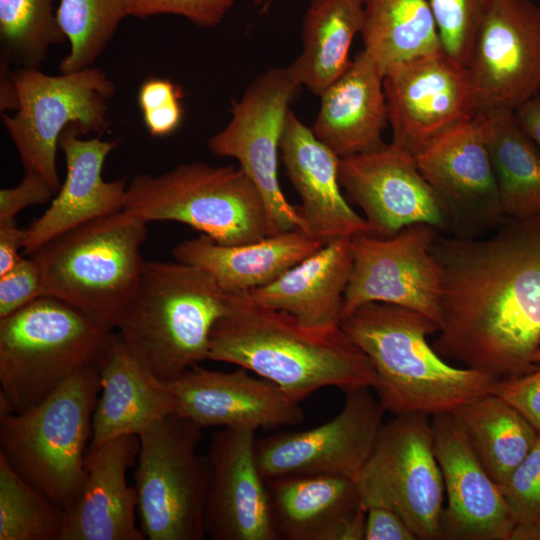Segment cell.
Wrapping results in <instances>:
<instances>
[{
    "mask_svg": "<svg viewBox=\"0 0 540 540\" xmlns=\"http://www.w3.org/2000/svg\"><path fill=\"white\" fill-rule=\"evenodd\" d=\"M95 365L101 396L93 413L89 447L125 436H139L161 418L175 414L170 385L149 374L118 332H112Z\"/></svg>",
    "mask_w": 540,
    "mask_h": 540,
    "instance_id": "484cf974",
    "label": "cell"
},
{
    "mask_svg": "<svg viewBox=\"0 0 540 540\" xmlns=\"http://www.w3.org/2000/svg\"><path fill=\"white\" fill-rule=\"evenodd\" d=\"M322 246L299 229L231 246L201 234L178 243L172 254L179 262L208 271L224 291L236 293L273 282Z\"/></svg>",
    "mask_w": 540,
    "mask_h": 540,
    "instance_id": "83f0119b",
    "label": "cell"
},
{
    "mask_svg": "<svg viewBox=\"0 0 540 540\" xmlns=\"http://www.w3.org/2000/svg\"><path fill=\"white\" fill-rule=\"evenodd\" d=\"M363 25V0H312L302 22L303 48L288 66L294 79L321 95L349 67Z\"/></svg>",
    "mask_w": 540,
    "mask_h": 540,
    "instance_id": "f546056e",
    "label": "cell"
},
{
    "mask_svg": "<svg viewBox=\"0 0 540 540\" xmlns=\"http://www.w3.org/2000/svg\"><path fill=\"white\" fill-rule=\"evenodd\" d=\"M63 522L64 509L0 454V540H58Z\"/></svg>",
    "mask_w": 540,
    "mask_h": 540,
    "instance_id": "d590c367",
    "label": "cell"
},
{
    "mask_svg": "<svg viewBox=\"0 0 540 540\" xmlns=\"http://www.w3.org/2000/svg\"><path fill=\"white\" fill-rule=\"evenodd\" d=\"M65 40L54 0H0V41L8 63L38 68L50 47Z\"/></svg>",
    "mask_w": 540,
    "mask_h": 540,
    "instance_id": "e575fe53",
    "label": "cell"
},
{
    "mask_svg": "<svg viewBox=\"0 0 540 540\" xmlns=\"http://www.w3.org/2000/svg\"><path fill=\"white\" fill-rule=\"evenodd\" d=\"M254 428L223 427L211 438L204 529L213 540H278Z\"/></svg>",
    "mask_w": 540,
    "mask_h": 540,
    "instance_id": "ac0fdd59",
    "label": "cell"
},
{
    "mask_svg": "<svg viewBox=\"0 0 540 540\" xmlns=\"http://www.w3.org/2000/svg\"><path fill=\"white\" fill-rule=\"evenodd\" d=\"M137 435H125L88 447L80 495L64 510L58 540H144L135 524L138 495L127 483V471L136 464Z\"/></svg>",
    "mask_w": 540,
    "mask_h": 540,
    "instance_id": "44dd1931",
    "label": "cell"
},
{
    "mask_svg": "<svg viewBox=\"0 0 540 540\" xmlns=\"http://www.w3.org/2000/svg\"><path fill=\"white\" fill-rule=\"evenodd\" d=\"M11 75L19 105L13 116L2 114L3 125L25 172L43 176L58 192L56 156L61 133L74 125L81 135H103L109 127L107 104L115 85L94 67L60 75L20 68Z\"/></svg>",
    "mask_w": 540,
    "mask_h": 540,
    "instance_id": "30bf717a",
    "label": "cell"
},
{
    "mask_svg": "<svg viewBox=\"0 0 540 540\" xmlns=\"http://www.w3.org/2000/svg\"><path fill=\"white\" fill-rule=\"evenodd\" d=\"M514 113L520 126L540 148V92L518 107Z\"/></svg>",
    "mask_w": 540,
    "mask_h": 540,
    "instance_id": "7dc6e473",
    "label": "cell"
},
{
    "mask_svg": "<svg viewBox=\"0 0 540 540\" xmlns=\"http://www.w3.org/2000/svg\"><path fill=\"white\" fill-rule=\"evenodd\" d=\"M300 87L288 67L267 69L233 102L229 123L208 140L209 150L236 159L261 193L269 236L303 227L297 206L287 201L278 179L282 130Z\"/></svg>",
    "mask_w": 540,
    "mask_h": 540,
    "instance_id": "7c38bea8",
    "label": "cell"
},
{
    "mask_svg": "<svg viewBox=\"0 0 540 540\" xmlns=\"http://www.w3.org/2000/svg\"><path fill=\"white\" fill-rule=\"evenodd\" d=\"M534 363L537 367H540V346L535 354Z\"/></svg>",
    "mask_w": 540,
    "mask_h": 540,
    "instance_id": "f907efd6",
    "label": "cell"
},
{
    "mask_svg": "<svg viewBox=\"0 0 540 540\" xmlns=\"http://www.w3.org/2000/svg\"><path fill=\"white\" fill-rule=\"evenodd\" d=\"M434 228L415 223L391 237H353L341 320L365 304L381 302L417 311L440 328L443 269L432 252Z\"/></svg>",
    "mask_w": 540,
    "mask_h": 540,
    "instance_id": "4fadbf2b",
    "label": "cell"
},
{
    "mask_svg": "<svg viewBox=\"0 0 540 540\" xmlns=\"http://www.w3.org/2000/svg\"><path fill=\"white\" fill-rule=\"evenodd\" d=\"M229 293L208 271L175 261H144L138 286L115 328L138 362L171 385L208 360L210 337Z\"/></svg>",
    "mask_w": 540,
    "mask_h": 540,
    "instance_id": "277c9868",
    "label": "cell"
},
{
    "mask_svg": "<svg viewBox=\"0 0 540 540\" xmlns=\"http://www.w3.org/2000/svg\"><path fill=\"white\" fill-rule=\"evenodd\" d=\"M19 105L18 94L11 72L8 71V62L1 58L0 81V110H17Z\"/></svg>",
    "mask_w": 540,
    "mask_h": 540,
    "instance_id": "c3c4849f",
    "label": "cell"
},
{
    "mask_svg": "<svg viewBox=\"0 0 540 540\" xmlns=\"http://www.w3.org/2000/svg\"><path fill=\"white\" fill-rule=\"evenodd\" d=\"M354 479L366 508L392 509L417 539H443L445 488L433 447L431 416L400 414L383 423Z\"/></svg>",
    "mask_w": 540,
    "mask_h": 540,
    "instance_id": "8fae6325",
    "label": "cell"
},
{
    "mask_svg": "<svg viewBox=\"0 0 540 540\" xmlns=\"http://www.w3.org/2000/svg\"><path fill=\"white\" fill-rule=\"evenodd\" d=\"M45 296L42 270L29 256L0 275V318H4Z\"/></svg>",
    "mask_w": 540,
    "mask_h": 540,
    "instance_id": "ab89813d",
    "label": "cell"
},
{
    "mask_svg": "<svg viewBox=\"0 0 540 540\" xmlns=\"http://www.w3.org/2000/svg\"><path fill=\"white\" fill-rule=\"evenodd\" d=\"M113 329L49 295L0 318V416L36 405L95 363Z\"/></svg>",
    "mask_w": 540,
    "mask_h": 540,
    "instance_id": "5b68a950",
    "label": "cell"
},
{
    "mask_svg": "<svg viewBox=\"0 0 540 540\" xmlns=\"http://www.w3.org/2000/svg\"><path fill=\"white\" fill-rule=\"evenodd\" d=\"M433 447L439 463L447 508L443 539L511 540L515 523L500 485L489 475L457 417H431Z\"/></svg>",
    "mask_w": 540,
    "mask_h": 540,
    "instance_id": "d6986e66",
    "label": "cell"
},
{
    "mask_svg": "<svg viewBox=\"0 0 540 540\" xmlns=\"http://www.w3.org/2000/svg\"><path fill=\"white\" fill-rule=\"evenodd\" d=\"M503 216L523 219L540 213V148L513 110L481 112Z\"/></svg>",
    "mask_w": 540,
    "mask_h": 540,
    "instance_id": "4dcf8cb0",
    "label": "cell"
},
{
    "mask_svg": "<svg viewBox=\"0 0 540 540\" xmlns=\"http://www.w3.org/2000/svg\"><path fill=\"white\" fill-rule=\"evenodd\" d=\"M351 239L339 238L323 245L278 279L250 291V297L307 325H340L353 266Z\"/></svg>",
    "mask_w": 540,
    "mask_h": 540,
    "instance_id": "f1b7e54d",
    "label": "cell"
},
{
    "mask_svg": "<svg viewBox=\"0 0 540 540\" xmlns=\"http://www.w3.org/2000/svg\"><path fill=\"white\" fill-rule=\"evenodd\" d=\"M341 327L370 359L377 398L385 411L395 415L453 412L492 393L498 380L448 364L427 340L439 326L409 308L368 303L343 318Z\"/></svg>",
    "mask_w": 540,
    "mask_h": 540,
    "instance_id": "3957f363",
    "label": "cell"
},
{
    "mask_svg": "<svg viewBox=\"0 0 540 540\" xmlns=\"http://www.w3.org/2000/svg\"><path fill=\"white\" fill-rule=\"evenodd\" d=\"M492 393L520 412L540 435V367L498 379Z\"/></svg>",
    "mask_w": 540,
    "mask_h": 540,
    "instance_id": "60d3db41",
    "label": "cell"
},
{
    "mask_svg": "<svg viewBox=\"0 0 540 540\" xmlns=\"http://www.w3.org/2000/svg\"><path fill=\"white\" fill-rule=\"evenodd\" d=\"M101 391L95 363L44 400L0 416V454L25 481L64 510L80 495L93 413Z\"/></svg>",
    "mask_w": 540,
    "mask_h": 540,
    "instance_id": "8992f818",
    "label": "cell"
},
{
    "mask_svg": "<svg viewBox=\"0 0 540 540\" xmlns=\"http://www.w3.org/2000/svg\"><path fill=\"white\" fill-rule=\"evenodd\" d=\"M179 99V88L167 79H148L142 83L138 92V104L142 112L163 107Z\"/></svg>",
    "mask_w": 540,
    "mask_h": 540,
    "instance_id": "f6af8a7d",
    "label": "cell"
},
{
    "mask_svg": "<svg viewBox=\"0 0 540 540\" xmlns=\"http://www.w3.org/2000/svg\"><path fill=\"white\" fill-rule=\"evenodd\" d=\"M271 1L272 0H255V4L268 6V3H270Z\"/></svg>",
    "mask_w": 540,
    "mask_h": 540,
    "instance_id": "816d5d0a",
    "label": "cell"
},
{
    "mask_svg": "<svg viewBox=\"0 0 540 540\" xmlns=\"http://www.w3.org/2000/svg\"><path fill=\"white\" fill-rule=\"evenodd\" d=\"M511 540H540V522L526 528L515 529Z\"/></svg>",
    "mask_w": 540,
    "mask_h": 540,
    "instance_id": "681fc988",
    "label": "cell"
},
{
    "mask_svg": "<svg viewBox=\"0 0 540 540\" xmlns=\"http://www.w3.org/2000/svg\"><path fill=\"white\" fill-rule=\"evenodd\" d=\"M127 16L129 0H60L57 20L70 46L60 72L92 67Z\"/></svg>",
    "mask_w": 540,
    "mask_h": 540,
    "instance_id": "836d02e7",
    "label": "cell"
},
{
    "mask_svg": "<svg viewBox=\"0 0 540 540\" xmlns=\"http://www.w3.org/2000/svg\"><path fill=\"white\" fill-rule=\"evenodd\" d=\"M365 540H418L406 522L384 506L367 508Z\"/></svg>",
    "mask_w": 540,
    "mask_h": 540,
    "instance_id": "7bdbcfd3",
    "label": "cell"
},
{
    "mask_svg": "<svg viewBox=\"0 0 540 540\" xmlns=\"http://www.w3.org/2000/svg\"><path fill=\"white\" fill-rule=\"evenodd\" d=\"M340 185L365 214L371 233L391 237L415 223L444 227L449 213L415 157L390 143L340 159Z\"/></svg>",
    "mask_w": 540,
    "mask_h": 540,
    "instance_id": "e0dca14e",
    "label": "cell"
},
{
    "mask_svg": "<svg viewBox=\"0 0 540 540\" xmlns=\"http://www.w3.org/2000/svg\"><path fill=\"white\" fill-rule=\"evenodd\" d=\"M27 229L17 227L16 221L0 223V275L11 270L23 257Z\"/></svg>",
    "mask_w": 540,
    "mask_h": 540,
    "instance_id": "ee69618b",
    "label": "cell"
},
{
    "mask_svg": "<svg viewBox=\"0 0 540 540\" xmlns=\"http://www.w3.org/2000/svg\"><path fill=\"white\" fill-rule=\"evenodd\" d=\"M364 52L382 69L442 50L428 0H363Z\"/></svg>",
    "mask_w": 540,
    "mask_h": 540,
    "instance_id": "d6a6232c",
    "label": "cell"
},
{
    "mask_svg": "<svg viewBox=\"0 0 540 540\" xmlns=\"http://www.w3.org/2000/svg\"><path fill=\"white\" fill-rule=\"evenodd\" d=\"M142 113L145 126L154 137L173 133L181 124L183 116L179 101Z\"/></svg>",
    "mask_w": 540,
    "mask_h": 540,
    "instance_id": "bcb514c9",
    "label": "cell"
},
{
    "mask_svg": "<svg viewBox=\"0 0 540 540\" xmlns=\"http://www.w3.org/2000/svg\"><path fill=\"white\" fill-rule=\"evenodd\" d=\"M452 413L499 485L530 453L540 436L520 412L494 393L475 398Z\"/></svg>",
    "mask_w": 540,
    "mask_h": 540,
    "instance_id": "1f68e13d",
    "label": "cell"
},
{
    "mask_svg": "<svg viewBox=\"0 0 540 540\" xmlns=\"http://www.w3.org/2000/svg\"><path fill=\"white\" fill-rule=\"evenodd\" d=\"M175 415L200 427L277 428L303 421L300 401L275 383L239 367L188 369L171 385Z\"/></svg>",
    "mask_w": 540,
    "mask_h": 540,
    "instance_id": "ffe728a7",
    "label": "cell"
},
{
    "mask_svg": "<svg viewBox=\"0 0 540 540\" xmlns=\"http://www.w3.org/2000/svg\"><path fill=\"white\" fill-rule=\"evenodd\" d=\"M236 0H129V16H182L200 27L219 24Z\"/></svg>",
    "mask_w": 540,
    "mask_h": 540,
    "instance_id": "f35d334b",
    "label": "cell"
},
{
    "mask_svg": "<svg viewBox=\"0 0 540 540\" xmlns=\"http://www.w3.org/2000/svg\"><path fill=\"white\" fill-rule=\"evenodd\" d=\"M442 50L465 66L496 0H428Z\"/></svg>",
    "mask_w": 540,
    "mask_h": 540,
    "instance_id": "8d00e7d4",
    "label": "cell"
},
{
    "mask_svg": "<svg viewBox=\"0 0 540 540\" xmlns=\"http://www.w3.org/2000/svg\"><path fill=\"white\" fill-rule=\"evenodd\" d=\"M147 222L122 210L75 226L30 255L43 274L45 295L115 322L143 269Z\"/></svg>",
    "mask_w": 540,
    "mask_h": 540,
    "instance_id": "52a82bcc",
    "label": "cell"
},
{
    "mask_svg": "<svg viewBox=\"0 0 540 540\" xmlns=\"http://www.w3.org/2000/svg\"><path fill=\"white\" fill-rule=\"evenodd\" d=\"M383 77L382 69L362 50L320 95L312 130L340 158L386 144L382 140L388 124Z\"/></svg>",
    "mask_w": 540,
    "mask_h": 540,
    "instance_id": "4316f807",
    "label": "cell"
},
{
    "mask_svg": "<svg viewBox=\"0 0 540 540\" xmlns=\"http://www.w3.org/2000/svg\"><path fill=\"white\" fill-rule=\"evenodd\" d=\"M123 210L143 219L186 224L226 246L269 236L265 201L235 166L181 163L153 176L138 174L127 186Z\"/></svg>",
    "mask_w": 540,
    "mask_h": 540,
    "instance_id": "ba28073f",
    "label": "cell"
},
{
    "mask_svg": "<svg viewBox=\"0 0 540 540\" xmlns=\"http://www.w3.org/2000/svg\"><path fill=\"white\" fill-rule=\"evenodd\" d=\"M70 125L61 133L58 147L66 162V177L51 205L27 228L23 253L30 256L57 235L84 222L122 211L126 199L125 178L105 181L102 175L108 155L117 141L99 137L81 139Z\"/></svg>",
    "mask_w": 540,
    "mask_h": 540,
    "instance_id": "603a6c76",
    "label": "cell"
},
{
    "mask_svg": "<svg viewBox=\"0 0 540 540\" xmlns=\"http://www.w3.org/2000/svg\"><path fill=\"white\" fill-rule=\"evenodd\" d=\"M414 157L449 215L455 213L487 222L503 215L483 113L435 140Z\"/></svg>",
    "mask_w": 540,
    "mask_h": 540,
    "instance_id": "d4e9b609",
    "label": "cell"
},
{
    "mask_svg": "<svg viewBox=\"0 0 540 540\" xmlns=\"http://www.w3.org/2000/svg\"><path fill=\"white\" fill-rule=\"evenodd\" d=\"M432 252L443 269L435 351L498 379L535 369L540 213L511 219L487 239H435Z\"/></svg>",
    "mask_w": 540,
    "mask_h": 540,
    "instance_id": "6da1fadb",
    "label": "cell"
},
{
    "mask_svg": "<svg viewBox=\"0 0 540 540\" xmlns=\"http://www.w3.org/2000/svg\"><path fill=\"white\" fill-rule=\"evenodd\" d=\"M266 486L278 539H364L367 508L353 477L282 476Z\"/></svg>",
    "mask_w": 540,
    "mask_h": 540,
    "instance_id": "cb8c5ba5",
    "label": "cell"
},
{
    "mask_svg": "<svg viewBox=\"0 0 540 540\" xmlns=\"http://www.w3.org/2000/svg\"><path fill=\"white\" fill-rule=\"evenodd\" d=\"M281 160L301 198L302 231L325 245L370 234L367 220L346 202L338 178L340 157L289 109L280 139Z\"/></svg>",
    "mask_w": 540,
    "mask_h": 540,
    "instance_id": "7402d4cb",
    "label": "cell"
},
{
    "mask_svg": "<svg viewBox=\"0 0 540 540\" xmlns=\"http://www.w3.org/2000/svg\"><path fill=\"white\" fill-rule=\"evenodd\" d=\"M500 488L515 529L540 522V436Z\"/></svg>",
    "mask_w": 540,
    "mask_h": 540,
    "instance_id": "74e56055",
    "label": "cell"
},
{
    "mask_svg": "<svg viewBox=\"0 0 540 540\" xmlns=\"http://www.w3.org/2000/svg\"><path fill=\"white\" fill-rule=\"evenodd\" d=\"M57 191L41 175L25 172L23 180L11 188L0 190V223L15 221L23 209L48 202Z\"/></svg>",
    "mask_w": 540,
    "mask_h": 540,
    "instance_id": "b9f144b4",
    "label": "cell"
},
{
    "mask_svg": "<svg viewBox=\"0 0 540 540\" xmlns=\"http://www.w3.org/2000/svg\"><path fill=\"white\" fill-rule=\"evenodd\" d=\"M478 112L518 107L540 92V7L496 0L466 65Z\"/></svg>",
    "mask_w": 540,
    "mask_h": 540,
    "instance_id": "2e32d148",
    "label": "cell"
},
{
    "mask_svg": "<svg viewBox=\"0 0 540 540\" xmlns=\"http://www.w3.org/2000/svg\"><path fill=\"white\" fill-rule=\"evenodd\" d=\"M208 360L245 368L301 401L333 386L344 392L373 388L368 356L340 325H307L256 303L249 292L229 293L228 310L215 324Z\"/></svg>",
    "mask_w": 540,
    "mask_h": 540,
    "instance_id": "7a4b0ae2",
    "label": "cell"
},
{
    "mask_svg": "<svg viewBox=\"0 0 540 540\" xmlns=\"http://www.w3.org/2000/svg\"><path fill=\"white\" fill-rule=\"evenodd\" d=\"M370 389L345 392L340 413L318 427L256 439V460L263 478L317 474L354 478L383 425L385 410Z\"/></svg>",
    "mask_w": 540,
    "mask_h": 540,
    "instance_id": "9a60e30c",
    "label": "cell"
},
{
    "mask_svg": "<svg viewBox=\"0 0 540 540\" xmlns=\"http://www.w3.org/2000/svg\"><path fill=\"white\" fill-rule=\"evenodd\" d=\"M383 89L391 143L413 156L479 113L467 67L443 50L389 66Z\"/></svg>",
    "mask_w": 540,
    "mask_h": 540,
    "instance_id": "5bb4252c",
    "label": "cell"
},
{
    "mask_svg": "<svg viewBox=\"0 0 540 540\" xmlns=\"http://www.w3.org/2000/svg\"><path fill=\"white\" fill-rule=\"evenodd\" d=\"M198 424L165 416L138 437L135 487L141 530L149 540H203L211 478L209 455H201Z\"/></svg>",
    "mask_w": 540,
    "mask_h": 540,
    "instance_id": "9c48e42d",
    "label": "cell"
}]
</instances>
